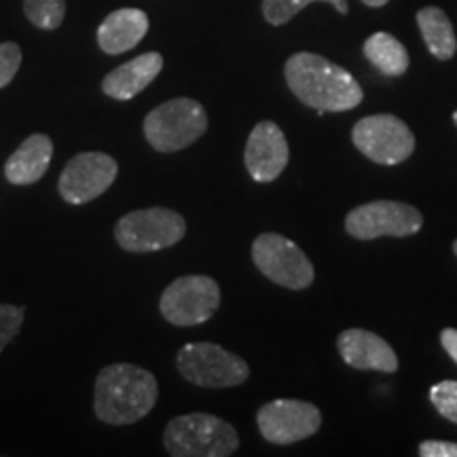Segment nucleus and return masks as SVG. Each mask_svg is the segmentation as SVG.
I'll list each match as a JSON object with an SVG mask.
<instances>
[{"instance_id": "1", "label": "nucleus", "mask_w": 457, "mask_h": 457, "mask_svg": "<svg viewBox=\"0 0 457 457\" xmlns=\"http://www.w3.org/2000/svg\"><path fill=\"white\" fill-rule=\"evenodd\" d=\"M286 83L296 100L322 112H343L356 108L364 94L356 79L327 57L301 51L284 66Z\"/></svg>"}, {"instance_id": "2", "label": "nucleus", "mask_w": 457, "mask_h": 457, "mask_svg": "<svg viewBox=\"0 0 457 457\" xmlns=\"http://www.w3.org/2000/svg\"><path fill=\"white\" fill-rule=\"evenodd\" d=\"M159 386L151 370L129 362L108 364L96 377L94 411L108 426H131L155 407Z\"/></svg>"}, {"instance_id": "3", "label": "nucleus", "mask_w": 457, "mask_h": 457, "mask_svg": "<svg viewBox=\"0 0 457 457\" xmlns=\"http://www.w3.org/2000/svg\"><path fill=\"white\" fill-rule=\"evenodd\" d=\"M171 457H227L239 449V436L228 421L210 413L174 417L163 432Z\"/></svg>"}, {"instance_id": "4", "label": "nucleus", "mask_w": 457, "mask_h": 457, "mask_svg": "<svg viewBox=\"0 0 457 457\" xmlns=\"http://www.w3.org/2000/svg\"><path fill=\"white\" fill-rule=\"evenodd\" d=\"M145 138L157 153H179L195 145L208 129V114L197 100L174 98L145 117Z\"/></svg>"}, {"instance_id": "5", "label": "nucleus", "mask_w": 457, "mask_h": 457, "mask_svg": "<svg viewBox=\"0 0 457 457\" xmlns=\"http://www.w3.org/2000/svg\"><path fill=\"white\" fill-rule=\"evenodd\" d=\"M176 369L182 379L199 387H236L248 381L250 367L237 353L216 343H187L176 353Z\"/></svg>"}, {"instance_id": "6", "label": "nucleus", "mask_w": 457, "mask_h": 457, "mask_svg": "<svg viewBox=\"0 0 457 457\" xmlns=\"http://www.w3.org/2000/svg\"><path fill=\"white\" fill-rule=\"evenodd\" d=\"M187 236V220L170 208H145L117 220L114 239L125 253H155L176 245Z\"/></svg>"}, {"instance_id": "7", "label": "nucleus", "mask_w": 457, "mask_h": 457, "mask_svg": "<svg viewBox=\"0 0 457 457\" xmlns=\"http://www.w3.org/2000/svg\"><path fill=\"white\" fill-rule=\"evenodd\" d=\"M220 307V288L208 276H182L163 290L159 312L174 327H199Z\"/></svg>"}, {"instance_id": "8", "label": "nucleus", "mask_w": 457, "mask_h": 457, "mask_svg": "<svg viewBox=\"0 0 457 457\" xmlns=\"http://www.w3.org/2000/svg\"><path fill=\"white\" fill-rule=\"evenodd\" d=\"M253 261L262 276L290 290L310 288L316 271L307 254L279 233H261L253 244Z\"/></svg>"}, {"instance_id": "9", "label": "nucleus", "mask_w": 457, "mask_h": 457, "mask_svg": "<svg viewBox=\"0 0 457 457\" xmlns=\"http://www.w3.org/2000/svg\"><path fill=\"white\" fill-rule=\"evenodd\" d=\"M353 145L364 157L381 165L407 162L415 151V136L394 114H370L352 129Z\"/></svg>"}, {"instance_id": "10", "label": "nucleus", "mask_w": 457, "mask_h": 457, "mask_svg": "<svg viewBox=\"0 0 457 457\" xmlns=\"http://www.w3.org/2000/svg\"><path fill=\"white\" fill-rule=\"evenodd\" d=\"M119 163L100 151H85L74 155L57 180V191L66 204L83 205L98 199L117 180Z\"/></svg>"}, {"instance_id": "11", "label": "nucleus", "mask_w": 457, "mask_h": 457, "mask_svg": "<svg viewBox=\"0 0 457 457\" xmlns=\"http://www.w3.org/2000/svg\"><path fill=\"white\" fill-rule=\"evenodd\" d=\"M424 227V216L417 208L400 202H370L353 208L345 216V231L356 239L407 237Z\"/></svg>"}, {"instance_id": "12", "label": "nucleus", "mask_w": 457, "mask_h": 457, "mask_svg": "<svg viewBox=\"0 0 457 457\" xmlns=\"http://www.w3.org/2000/svg\"><path fill=\"white\" fill-rule=\"evenodd\" d=\"M256 426L267 443L293 445L313 436L322 426V413L305 400L279 398L262 404L256 413Z\"/></svg>"}, {"instance_id": "13", "label": "nucleus", "mask_w": 457, "mask_h": 457, "mask_svg": "<svg viewBox=\"0 0 457 457\" xmlns=\"http://www.w3.org/2000/svg\"><path fill=\"white\" fill-rule=\"evenodd\" d=\"M290 148L284 131L273 121H261L245 142L244 163L256 182H273L286 170Z\"/></svg>"}, {"instance_id": "14", "label": "nucleus", "mask_w": 457, "mask_h": 457, "mask_svg": "<svg viewBox=\"0 0 457 457\" xmlns=\"http://www.w3.org/2000/svg\"><path fill=\"white\" fill-rule=\"evenodd\" d=\"M341 358L345 364L360 370H381V373H396L398 358L390 343L379 335L364 328L343 330L337 339Z\"/></svg>"}, {"instance_id": "15", "label": "nucleus", "mask_w": 457, "mask_h": 457, "mask_svg": "<svg viewBox=\"0 0 457 457\" xmlns=\"http://www.w3.org/2000/svg\"><path fill=\"white\" fill-rule=\"evenodd\" d=\"M163 71V55L148 51L111 71L102 81V91L112 100L128 102L142 94Z\"/></svg>"}, {"instance_id": "16", "label": "nucleus", "mask_w": 457, "mask_h": 457, "mask_svg": "<svg viewBox=\"0 0 457 457\" xmlns=\"http://www.w3.org/2000/svg\"><path fill=\"white\" fill-rule=\"evenodd\" d=\"M148 32V15L142 9H117L98 28V45L106 55L128 54Z\"/></svg>"}, {"instance_id": "17", "label": "nucleus", "mask_w": 457, "mask_h": 457, "mask_svg": "<svg viewBox=\"0 0 457 457\" xmlns=\"http://www.w3.org/2000/svg\"><path fill=\"white\" fill-rule=\"evenodd\" d=\"M51 157H54V142L47 134L28 136L4 162V179L17 187L34 185L47 174Z\"/></svg>"}, {"instance_id": "18", "label": "nucleus", "mask_w": 457, "mask_h": 457, "mask_svg": "<svg viewBox=\"0 0 457 457\" xmlns=\"http://www.w3.org/2000/svg\"><path fill=\"white\" fill-rule=\"evenodd\" d=\"M417 26L430 54L436 60L447 62L455 55L457 38L449 15L438 7H424L417 11Z\"/></svg>"}, {"instance_id": "19", "label": "nucleus", "mask_w": 457, "mask_h": 457, "mask_svg": "<svg viewBox=\"0 0 457 457\" xmlns=\"http://www.w3.org/2000/svg\"><path fill=\"white\" fill-rule=\"evenodd\" d=\"M364 57L386 77H403L409 71V54L390 32H375L364 41Z\"/></svg>"}, {"instance_id": "20", "label": "nucleus", "mask_w": 457, "mask_h": 457, "mask_svg": "<svg viewBox=\"0 0 457 457\" xmlns=\"http://www.w3.org/2000/svg\"><path fill=\"white\" fill-rule=\"evenodd\" d=\"M312 3H328L333 4L341 15L350 13L347 0H262V17H265L271 26H284L288 24L299 11H303Z\"/></svg>"}, {"instance_id": "21", "label": "nucleus", "mask_w": 457, "mask_h": 457, "mask_svg": "<svg viewBox=\"0 0 457 457\" xmlns=\"http://www.w3.org/2000/svg\"><path fill=\"white\" fill-rule=\"evenodd\" d=\"M24 13L32 26L55 30L66 17V0H24Z\"/></svg>"}, {"instance_id": "22", "label": "nucleus", "mask_w": 457, "mask_h": 457, "mask_svg": "<svg viewBox=\"0 0 457 457\" xmlns=\"http://www.w3.org/2000/svg\"><path fill=\"white\" fill-rule=\"evenodd\" d=\"M430 400L434 409H436L445 420L457 424V381H441V384L432 386Z\"/></svg>"}, {"instance_id": "23", "label": "nucleus", "mask_w": 457, "mask_h": 457, "mask_svg": "<svg viewBox=\"0 0 457 457\" xmlns=\"http://www.w3.org/2000/svg\"><path fill=\"white\" fill-rule=\"evenodd\" d=\"M26 318V307L0 303V352L15 339Z\"/></svg>"}, {"instance_id": "24", "label": "nucleus", "mask_w": 457, "mask_h": 457, "mask_svg": "<svg viewBox=\"0 0 457 457\" xmlns=\"http://www.w3.org/2000/svg\"><path fill=\"white\" fill-rule=\"evenodd\" d=\"M21 66V49L17 43H0V89L13 81Z\"/></svg>"}, {"instance_id": "25", "label": "nucleus", "mask_w": 457, "mask_h": 457, "mask_svg": "<svg viewBox=\"0 0 457 457\" xmlns=\"http://www.w3.org/2000/svg\"><path fill=\"white\" fill-rule=\"evenodd\" d=\"M421 457H457V443L424 441L420 445Z\"/></svg>"}, {"instance_id": "26", "label": "nucleus", "mask_w": 457, "mask_h": 457, "mask_svg": "<svg viewBox=\"0 0 457 457\" xmlns=\"http://www.w3.org/2000/svg\"><path fill=\"white\" fill-rule=\"evenodd\" d=\"M441 343L443 347L447 350V353L453 358V362L457 364V330L455 328H445L441 333Z\"/></svg>"}, {"instance_id": "27", "label": "nucleus", "mask_w": 457, "mask_h": 457, "mask_svg": "<svg viewBox=\"0 0 457 457\" xmlns=\"http://www.w3.org/2000/svg\"><path fill=\"white\" fill-rule=\"evenodd\" d=\"M360 3H364L370 9H379V7H386V4L390 3V0H360Z\"/></svg>"}, {"instance_id": "28", "label": "nucleus", "mask_w": 457, "mask_h": 457, "mask_svg": "<svg viewBox=\"0 0 457 457\" xmlns=\"http://www.w3.org/2000/svg\"><path fill=\"white\" fill-rule=\"evenodd\" d=\"M453 253H455V256H457V239L453 242Z\"/></svg>"}, {"instance_id": "29", "label": "nucleus", "mask_w": 457, "mask_h": 457, "mask_svg": "<svg viewBox=\"0 0 457 457\" xmlns=\"http://www.w3.org/2000/svg\"><path fill=\"white\" fill-rule=\"evenodd\" d=\"M453 121H455V125H457V111L453 112Z\"/></svg>"}]
</instances>
